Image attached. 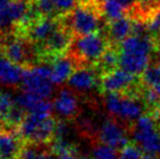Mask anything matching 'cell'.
I'll return each instance as SVG.
<instances>
[{
	"label": "cell",
	"mask_w": 160,
	"mask_h": 159,
	"mask_svg": "<svg viewBox=\"0 0 160 159\" xmlns=\"http://www.w3.org/2000/svg\"><path fill=\"white\" fill-rule=\"evenodd\" d=\"M118 49L120 68L135 77H141L152 61L154 37L131 35L119 45Z\"/></svg>",
	"instance_id": "cell-1"
},
{
	"label": "cell",
	"mask_w": 160,
	"mask_h": 159,
	"mask_svg": "<svg viewBox=\"0 0 160 159\" xmlns=\"http://www.w3.org/2000/svg\"><path fill=\"white\" fill-rule=\"evenodd\" d=\"M65 17L68 22L65 27L76 37L100 33L107 25L93 0L82 1Z\"/></svg>",
	"instance_id": "cell-2"
},
{
	"label": "cell",
	"mask_w": 160,
	"mask_h": 159,
	"mask_svg": "<svg viewBox=\"0 0 160 159\" xmlns=\"http://www.w3.org/2000/svg\"><path fill=\"white\" fill-rule=\"evenodd\" d=\"M111 46L103 33L75 37L69 48L70 57L75 61L76 67H94L103 53Z\"/></svg>",
	"instance_id": "cell-3"
},
{
	"label": "cell",
	"mask_w": 160,
	"mask_h": 159,
	"mask_svg": "<svg viewBox=\"0 0 160 159\" xmlns=\"http://www.w3.org/2000/svg\"><path fill=\"white\" fill-rule=\"evenodd\" d=\"M56 125L57 122L52 116L26 113L24 120L19 125V132L22 138L34 144H39L53 136Z\"/></svg>",
	"instance_id": "cell-4"
},
{
	"label": "cell",
	"mask_w": 160,
	"mask_h": 159,
	"mask_svg": "<svg viewBox=\"0 0 160 159\" xmlns=\"http://www.w3.org/2000/svg\"><path fill=\"white\" fill-rule=\"evenodd\" d=\"M22 89L40 99H48L52 95L55 84L51 80V67L37 66L24 70Z\"/></svg>",
	"instance_id": "cell-5"
},
{
	"label": "cell",
	"mask_w": 160,
	"mask_h": 159,
	"mask_svg": "<svg viewBox=\"0 0 160 159\" xmlns=\"http://www.w3.org/2000/svg\"><path fill=\"white\" fill-rule=\"evenodd\" d=\"M133 125H128L118 118L109 116L101 123L97 131V136L101 144L114 149H122L128 142Z\"/></svg>",
	"instance_id": "cell-6"
},
{
	"label": "cell",
	"mask_w": 160,
	"mask_h": 159,
	"mask_svg": "<svg viewBox=\"0 0 160 159\" xmlns=\"http://www.w3.org/2000/svg\"><path fill=\"white\" fill-rule=\"evenodd\" d=\"M31 9L26 0H0V30L10 28L28 20Z\"/></svg>",
	"instance_id": "cell-7"
},
{
	"label": "cell",
	"mask_w": 160,
	"mask_h": 159,
	"mask_svg": "<svg viewBox=\"0 0 160 159\" xmlns=\"http://www.w3.org/2000/svg\"><path fill=\"white\" fill-rule=\"evenodd\" d=\"M68 86L80 95L91 94L95 89L99 91L100 75L95 67H81L76 68L68 81Z\"/></svg>",
	"instance_id": "cell-8"
},
{
	"label": "cell",
	"mask_w": 160,
	"mask_h": 159,
	"mask_svg": "<svg viewBox=\"0 0 160 159\" xmlns=\"http://www.w3.org/2000/svg\"><path fill=\"white\" fill-rule=\"evenodd\" d=\"M52 106L53 111L61 119H73L80 112V102L78 98V93H75L69 86L63 87L56 95Z\"/></svg>",
	"instance_id": "cell-9"
},
{
	"label": "cell",
	"mask_w": 160,
	"mask_h": 159,
	"mask_svg": "<svg viewBox=\"0 0 160 159\" xmlns=\"http://www.w3.org/2000/svg\"><path fill=\"white\" fill-rule=\"evenodd\" d=\"M102 33L109 40L111 46L118 47L123 40L130 37L133 33V21L128 17L108 22Z\"/></svg>",
	"instance_id": "cell-10"
},
{
	"label": "cell",
	"mask_w": 160,
	"mask_h": 159,
	"mask_svg": "<svg viewBox=\"0 0 160 159\" xmlns=\"http://www.w3.org/2000/svg\"><path fill=\"white\" fill-rule=\"evenodd\" d=\"M62 24L52 17H44V19L33 21V24L30 28V37L35 42L38 44H46V42L52 36V34L61 27Z\"/></svg>",
	"instance_id": "cell-11"
},
{
	"label": "cell",
	"mask_w": 160,
	"mask_h": 159,
	"mask_svg": "<svg viewBox=\"0 0 160 159\" xmlns=\"http://www.w3.org/2000/svg\"><path fill=\"white\" fill-rule=\"evenodd\" d=\"M24 70L22 66L14 63L7 57H0V84L9 87L21 84Z\"/></svg>",
	"instance_id": "cell-12"
},
{
	"label": "cell",
	"mask_w": 160,
	"mask_h": 159,
	"mask_svg": "<svg viewBox=\"0 0 160 159\" xmlns=\"http://www.w3.org/2000/svg\"><path fill=\"white\" fill-rule=\"evenodd\" d=\"M72 40V33L62 24L61 27L58 28L46 44H44V48L50 55L59 56L70 48Z\"/></svg>",
	"instance_id": "cell-13"
},
{
	"label": "cell",
	"mask_w": 160,
	"mask_h": 159,
	"mask_svg": "<svg viewBox=\"0 0 160 159\" xmlns=\"http://www.w3.org/2000/svg\"><path fill=\"white\" fill-rule=\"evenodd\" d=\"M74 67H76V63L70 56L58 57L51 66V80L53 84L62 85L63 83L68 82L75 70Z\"/></svg>",
	"instance_id": "cell-14"
},
{
	"label": "cell",
	"mask_w": 160,
	"mask_h": 159,
	"mask_svg": "<svg viewBox=\"0 0 160 159\" xmlns=\"http://www.w3.org/2000/svg\"><path fill=\"white\" fill-rule=\"evenodd\" d=\"M4 57L20 66L32 59L31 46L23 39H13L9 42L4 49Z\"/></svg>",
	"instance_id": "cell-15"
},
{
	"label": "cell",
	"mask_w": 160,
	"mask_h": 159,
	"mask_svg": "<svg viewBox=\"0 0 160 159\" xmlns=\"http://www.w3.org/2000/svg\"><path fill=\"white\" fill-rule=\"evenodd\" d=\"M94 67L98 74L100 75V77L119 69L118 67H120V56H119L118 47L110 46L102 55V57L100 58V60L96 63V66Z\"/></svg>",
	"instance_id": "cell-16"
},
{
	"label": "cell",
	"mask_w": 160,
	"mask_h": 159,
	"mask_svg": "<svg viewBox=\"0 0 160 159\" xmlns=\"http://www.w3.org/2000/svg\"><path fill=\"white\" fill-rule=\"evenodd\" d=\"M21 153L19 141L8 132H0V157L2 159H14Z\"/></svg>",
	"instance_id": "cell-17"
},
{
	"label": "cell",
	"mask_w": 160,
	"mask_h": 159,
	"mask_svg": "<svg viewBox=\"0 0 160 159\" xmlns=\"http://www.w3.org/2000/svg\"><path fill=\"white\" fill-rule=\"evenodd\" d=\"M142 83L146 87L154 88L160 84V62L152 61L148 68L141 75Z\"/></svg>",
	"instance_id": "cell-18"
},
{
	"label": "cell",
	"mask_w": 160,
	"mask_h": 159,
	"mask_svg": "<svg viewBox=\"0 0 160 159\" xmlns=\"http://www.w3.org/2000/svg\"><path fill=\"white\" fill-rule=\"evenodd\" d=\"M119 157L120 159H145L146 156L138 145L134 142H130L122 149H120Z\"/></svg>",
	"instance_id": "cell-19"
},
{
	"label": "cell",
	"mask_w": 160,
	"mask_h": 159,
	"mask_svg": "<svg viewBox=\"0 0 160 159\" xmlns=\"http://www.w3.org/2000/svg\"><path fill=\"white\" fill-rule=\"evenodd\" d=\"M92 159H120L117 149L105 144H98L92 152Z\"/></svg>",
	"instance_id": "cell-20"
},
{
	"label": "cell",
	"mask_w": 160,
	"mask_h": 159,
	"mask_svg": "<svg viewBox=\"0 0 160 159\" xmlns=\"http://www.w3.org/2000/svg\"><path fill=\"white\" fill-rule=\"evenodd\" d=\"M14 106V96H12L10 93L0 94V120L6 121Z\"/></svg>",
	"instance_id": "cell-21"
},
{
	"label": "cell",
	"mask_w": 160,
	"mask_h": 159,
	"mask_svg": "<svg viewBox=\"0 0 160 159\" xmlns=\"http://www.w3.org/2000/svg\"><path fill=\"white\" fill-rule=\"evenodd\" d=\"M56 15H68L74 10L78 4L76 0H52Z\"/></svg>",
	"instance_id": "cell-22"
},
{
	"label": "cell",
	"mask_w": 160,
	"mask_h": 159,
	"mask_svg": "<svg viewBox=\"0 0 160 159\" xmlns=\"http://www.w3.org/2000/svg\"><path fill=\"white\" fill-rule=\"evenodd\" d=\"M53 153L58 156V159H85L78 154V152L73 146L58 149V151H55Z\"/></svg>",
	"instance_id": "cell-23"
},
{
	"label": "cell",
	"mask_w": 160,
	"mask_h": 159,
	"mask_svg": "<svg viewBox=\"0 0 160 159\" xmlns=\"http://www.w3.org/2000/svg\"><path fill=\"white\" fill-rule=\"evenodd\" d=\"M154 44H155V52L154 55L156 56V61L160 62V31L154 36Z\"/></svg>",
	"instance_id": "cell-24"
},
{
	"label": "cell",
	"mask_w": 160,
	"mask_h": 159,
	"mask_svg": "<svg viewBox=\"0 0 160 159\" xmlns=\"http://www.w3.org/2000/svg\"><path fill=\"white\" fill-rule=\"evenodd\" d=\"M35 159H58V156L55 153L51 154V153H47L45 151H42Z\"/></svg>",
	"instance_id": "cell-25"
},
{
	"label": "cell",
	"mask_w": 160,
	"mask_h": 159,
	"mask_svg": "<svg viewBox=\"0 0 160 159\" xmlns=\"http://www.w3.org/2000/svg\"><path fill=\"white\" fill-rule=\"evenodd\" d=\"M145 159H160V158L157 157V155H146Z\"/></svg>",
	"instance_id": "cell-26"
},
{
	"label": "cell",
	"mask_w": 160,
	"mask_h": 159,
	"mask_svg": "<svg viewBox=\"0 0 160 159\" xmlns=\"http://www.w3.org/2000/svg\"><path fill=\"white\" fill-rule=\"evenodd\" d=\"M154 91L156 92L157 95H158L159 97H160V84H159V85H157L156 87H154Z\"/></svg>",
	"instance_id": "cell-27"
},
{
	"label": "cell",
	"mask_w": 160,
	"mask_h": 159,
	"mask_svg": "<svg viewBox=\"0 0 160 159\" xmlns=\"http://www.w3.org/2000/svg\"><path fill=\"white\" fill-rule=\"evenodd\" d=\"M0 94H1V88H0Z\"/></svg>",
	"instance_id": "cell-28"
},
{
	"label": "cell",
	"mask_w": 160,
	"mask_h": 159,
	"mask_svg": "<svg viewBox=\"0 0 160 159\" xmlns=\"http://www.w3.org/2000/svg\"><path fill=\"white\" fill-rule=\"evenodd\" d=\"M0 159H2V158H1V157H0Z\"/></svg>",
	"instance_id": "cell-29"
}]
</instances>
